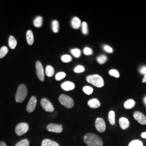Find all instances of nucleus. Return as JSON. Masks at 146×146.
<instances>
[{"label":"nucleus","mask_w":146,"mask_h":146,"mask_svg":"<svg viewBox=\"0 0 146 146\" xmlns=\"http://www.w3.org/2000/svg\"><path fill=\"white\" fill-rule=\"evenodd\" d=\"M84 142L88 146H102L104 142L102 139L97 135L87 133L84 136Z\"/></svg>","instance_id":"1"},{"label":"nucleus","mask_w":146,"mask_h":146,"mask_svg":"<svg viewBox=\"0 0 146 146\" xmlns=\"http://www.w3.org/2000/svg\"><path fill=\"white\" fill-rule=\"evenodd\" d=\"M87 81L98 88H101L104 86V80L99 75H89L86 78Z\"/></svg>","instance_id":"2"},{"label":"nucleus","mask_w":146,"mask_h":146,"mask_svg":"<svg viewBox=\"0 0 146 146\" xmlns=\"http://www.w3.org/2000/svg\"><path fill=\"white\" fill-rule=\"evenodd\" d=\"M28 94L27 87L25 84H20L17 90L15 95L16 101L18 103L23 102L26 98Z\"/></svg>","instance_id":"3"},{"label":"nucleus","mask_w":146,"mask_h":146,"mask_svg":"<svg viewBox=\"0 0 146 146\" xmlns=\"http://www.w3.org/2000/svg\"><path fill=\"white\" fill-rule=\"evenodd\" d=\"M58 100L61 104L67 108H72L74 105L73 99L64 94L61 95L58 98Z\"/></svg>","instance_id":"4"},{"label":"nucleus","mask_w":146,"mask_h":146,"mask_svg":"<svg viewBox=\"0 0 146 146\" xmlns=\"http://www.w3.org/2000/svg\"><path fill=\"white\" fill-rule=\"evenodd\" d=\"M29 125L27 123H20L16 125L15 133L17 135L22 136L26 134L29 131Z\"/></svg>","instance_id":"5"},{"label":"nucleus","mask_w":146,"mask_h":146,"mask_svg":"<svg viewBox=\"0 0 146 146\" xmlns=\"http://www.w3.org/2000/svg\"><path fill=\"white\" fill-rule=\"evenodd\" d=\"M41 104L43 110L47 112H52L54 111V107L51 102L46 98L41 100Z\"/></svg>","instance_id":"6"},{"label":"nucleus","mask_w":146,"mask_h":146,"mask_svg":"<svg viewBox=\"0 0 146 146\" xmlns=\"http://www.w3.org/2000/svg\"><path fill=\"white\" fill-rule=\"evenodd\" d=\"M36 69L38 78L40 81H43L44 80V72L42 63L40 61H37L36 62Z\"/></svg>","instance_id":"7"},{"label":"nucleus","mask_w":146,"mask_h":146,"mask_svg":"<svg viewBox=\"0 0 146 146\" xmlns=\"http://www.w3.org/2000/svg\"><path fill=\"white\" fill-rule=\"evenodd\" d=\"M95 127L97 129V131H99L100 133L104 132L106 126V123L104 122V120L101 117L97 118L95 121Z\"/></svg>","instance_id":"8"},{"label":"nucleus","mask_w":146,"mask_h":146,"mask_svg":"<svg viewBox=\"0 0 146 146\" xmlns=\"http://www.w3.org/2000/svg\"><path fill=\"white\" fill-rule=\"evenodd\" d=\"M47 129L49 131L55 133H60L63 131L62 125L55 123L49 124L47 126Z\"/></svg>","instance_id":"9"},{"label":"nucleus","mask_w":146,"mask_h":146,"mask_svg":"<svg viewBox=\"0 0 146 146\" xmlns=\"http://www.w3.org/2000/svg\"><path fill=\"white\" fill-rule=\"evenodd\" d=\"M37 99L35 96H32L29 100L27 106V111L28 113L34 111L36 106Z\"/></svg>","instance_id":"10"},{"label":"nucleus","mask_w":146,"mask_h":146,"mask_svg":"<svg viewBox=\"0 0 146 146\" xmlns=\"http://www.w3.org/2000/svg\"><path fill=\"white\" fill-rule=\"evenodd\" d=\"M134 117L139 123L141 125H145L146 124V117L143 113L140 111H135L134 114Z\"/></svg>","instance_id":"11"},{"label":"nucleus","mask_w":146,"mask_h":146,"mask_svg":"<svg viewBox=\"0 0 146 146\" xmlns=\"http://www.w3.org/2000/svg\"><path fill=\"white\" fill-rule=\"evenodd\" d=\"M63 90L65 91H70L75 88V84L70 81H66L63 82L61 86Z\"/></svg>","instance_id":"12"},{"label":"nucleus","mask_w":146,"mask_h":146,"mask_svg":"<svg viewBox=\"0 0 146 146\" xmlns=\"http://www.w3.org/2000/svg\"><path fill=\"white\" fill-rule=\"evenodd\" d=\"M119 124L122 129H126L129 126V122L125 117H121L119 119Z\"/></svg>","instance_id":"13"},{"label":"nucleus","mask_w":146,"mask_h":146,"mask_svg":"<svg viewBox=\"0 0 146 146\" xmlns=\"http://www.w3.org/2000/svg\"><path fill=\"white\" fill-rule=\"evenodd\" d=\"M89 106L92 108H98L100 107L101 104L99 101L96 99L90 100L88 102Z\"/></svg>","instance_id":"14"},{"label":"nucleus","mask_w":146,"mask_h":146,"mask_svg":"<svg viewBox=\"0 0 146 146\" xmlns=\"http://www.w3.org/2000/svg\"><path fill=\"white\" fill-rule=\"evenodd\" d=\"M71 23H72V26L75 29H78L81 26V20L78 17H73Z\"/></svg>","instance_id":"15"},{"label":"nucleus","mask_w":146,"mask_h":146,"mask_svg":"<svg viewBox=\"0 0 146 146\" xmlns=\"http://www.w3.org/2000/svg\"><path fill=\"white\" fill-rule=\"evenodd\" d=\"M27 41L29 45L31 46L33 43L34 41V35H33V33L32 31L29 30L27 32L26 34Z\"/></svg>","instance_id":"16"},{"label":"nucleus","mask_w":146,"mask_h":146,"mask_svg":"<svg viewBox=\"0 0 146 146\" xmlns=\"http://www.w3.org/2000/svg\"><path fill=\"white\" fill-rule=\"evenodd\" d=\"M41 146H60V145L55 141L50 139H44L42 141Z\"/></svg>","instance_id":"17"},{"label":"nucleus","mask_w":146,"mask_h":146,"mask_svg":"<svg viewBox=\"0 0 146 146\" xmlns=\"http://www.w3.org/2000/svg\"><path fill=\"white\" fill-rule=\"evenodd\" d=\"M33 23L34 26L36 28L41 27L43 23V17L40 16H37L34 19Z\"/></svg>","instance_id":"18"},{"label":"nucleus","mask_w":146,"mask_h":146,"mask_svg":"<svg viewBox=\"0 0 146 146\" xmlns=\"http://www.w3.org/2000/svg\"><path fill=\"white\" fill-rule=\"evenodd\" d=\"M9 46L12 49H14L17 46V41L15 38L13 36H10L8 40Z\"/></svg>","instance_id":"19"},{"label":"nucleus","mask_w":146,"mask_h":146,"mask_svg":"<svg viewBox=\"0 0 146 146\" xmlns=\"http://www.w3.org/2000/svg\"><path fill=\"white\" fill-rule=\"evenodd\" d=\"M135 104V102L134 100L132 99L128 100L127 101H125L124 107L125 109L129 110L133 108Z\"/></svg>","instance_id":"20"},{"label":"nucleus","mask_w":146,"mask_h":146,"mask_svg":"<svg viewBox=\"0 0 146 146\" xmlns=\"http://www.w3.org/2000/svg\"><path fill=\"white\" fill-rule=\"evenodd\" d=\"M108 120L111 125H114L115 123V112L114 111H110L108 114Z\"/></svg>","instance_id":"21"},{"label":"nucleus","mask_w":146,"mask_h":146,"mask_svg":"<svg viewBox=\"0 0 146 146\" xmlns=\"http://www.w3.org/2000/svg\"><path fill=\"white\" fill-rule=\"evenodd\" d=\"M55 70L52 66H47L46 69V74L48 77H52L53 75L54 74Z\"/></svg>","instance_id":"22"},{"label":"nucleus","mask_w":146,"mask_h":146,"mask_svg":"<svg viewBox=\"0 0 146 146\" xmlns=\"http://www.w3.org/2000/svg\"><path fill=\"white\" fill-rule=\"evenodd\" d=\"M52 31L57 33L59 31V23L57 20H53L52 22Z\"/></svg>","instance_id":"23"},{"label":"nucleus","mask_w":146,"mask_h":146,"mask_svg":"<svg viewBox=\"0 0 146 146\" xmlns=\"http://www.w3.org/2000/svg\"><path fill=\"white\" fill-rule=\"evenodd\" d=\"M8 52V48L6 46H3L0 48V58H2L5 56Z\"/></svg>","instance_id":"24"},{"label":"nucleus","mask_w":146,"mask_h":146,"mask_svg":"<svg viewBox=\"0 0 146 146\" xmlns=\"http://www.w3.org/2000/svg\"><path fill=\"white\" fill-rule=\"evenodd\" d=\"M71 53L73 54V56L75 58H80L81 56V52L79 49L75 48V49H73L71 50Z\"/></svg>","instance_id":"25"},{"label":"nucleus","mask_w":146,"mask_h":146,"mask_svg":"<svg viewBox=\"0 0 146 146\" xmlns=\"http://www.w3.org/2000/svg\"><path fill=\"white\" fill-rule=\"evenodd\" d=\"M128 146H143V143L142 141L138 140H134L131 141V142L129 143Z\"/></svg>","instance_id":"26"},{"label":"nucleus","mask_w":146,"mask_h":146,"mask_svg":"<svg viewBox=\"0 0 146 146\" xmlns=\"http://www.w3.org/2000/svg\"><path fill=\"white\" fill-rule=\"evenodd\" d=\"M15 146H29V142L27 139H23L17 142Z\"/></svg>","instance_id":"27"},{"label":"nucleus","mask_w":146,"mask_h":146,"mask_svg":"<svg viewBox=\"0 0 146 146\" xmlns=\"http://www.w3.org/2000/svg\"><path fill=\"white\" fill-rule=\"evenodd\" d=\"M97 61L100 64H104L107 61V57L104 55H100L97 58Z\"/></svg>","instance_id":"28"},{"label":"nucleus","mask_w":146,"mask_h":146,"mask_svg":"<svg viewBox=\"0 0 146 146\" xmlns=\"http://www.w3.org/2000/svg\"><path fill=\"white\" fill-rule=\"evenodd\" d=\"M83 91L84 93L87 95H90L93 92V89L90 86H85L83 88Z\"/></svg>","instance_id":"29"},{"label":"nucleus","mask_w":146,"mask_h":146,"mask_svg":"<svg viewBox=\"0 0 146 146\" xmlns=\"http://www.w3.org/2000/svg\"><path fill=\"white\" fill-rule=\"evenodd\" d=\"M82 33L84 35H87L88 33V27L87 23L85 22H84L82 24Z\"/></svg>","instance_id":"30"},{"label":"nucleus","mask_w":146,"mask_h":146,"mask_svg":"<svg viewBox=\"0 0 146 146\" xmlns=\"http://www.w3.org/2000/svg\"><path fill=\"white\" fill-rule=\"evenodd\" d=\"M61 60L63 62H69L72 61V58L69 55H64L61 57Z\"/></svg>","instance_id":"31"},{"label":"nucleus","mask_w":146,"mask_h":146,"mask_svg":"<svg viewBox=\"0 0 146 146\" xmlns=\"http://www.w3.org/2000/svg\"><path fill=\"white\" fill-rule=\"evenodd\" d=\"M66 76V74L64 72H59L58 74H56V75H55V79L57 81H61V80H62Z\"/></svg>","instance_id":"32"},{"label":"nucleus","mask_w":146,"mask_h":146,"mask_svg":"<svg viewBox=\"0 0 146 146\" xmlns=\"http://www.w3.org/2000/svg\"><path fill=\"white\" fill-rule=\"evenodd\" d=\"M84 70H85L84 67L81 65H78V66H76L74 69V72L76 73H83L84 72Z\"/></svg>","instance_id":"33"},{"label":"nucleus","mask_w":146,"mask_h":146,"mask_svg":"<svg viewBox=\"0 0 146 146\" xmlns=\"http://www.w3.org/2000/svg\"><path fill=\"white\" fill-rule=\"evenodd\" d=\"M110 74L111 76H113L115 78H119L120 74L117 70L115 69H111L110 71Z\"/></svg>","instance_id":"34"},{"label":"nucleus","mask_w":146,"mask_h":146,"mask_svg":"<svg viewBox=\"0 0 146 146\" xmlns=\"http://www.w3.org/2000/svg\"><path fill=\"white\" fill-rule=\"evenodd\" d=\"M84 54L86 55H90L93 54V50L88 47H86L84 50Z\"/></svg>","instance_id":"35"},{"label":"nucleus","mask_w":146,"mask_h":146,"mask_svg":"<svg viewBox=\"0 0 146 146\" xmlns=\"http://www.w3.org/2000/svg\"><path fill=\"white\" fill-rule=\"evenodd\" d=\"M104 50L106 52H109V53H111L113 52V48L111 47H110L109 46H107V45L104 46Z\"/></svg>","instance_id":"36"},{"label":"nucleus","mask_w":146,"mask_h":146,"mask_svg":"<svg viewBox=\"0 0 146 146\" xmlns=\"http://www.w3.org/2000/svg\"><path fill=\"white\" fill-rule=\"evenodd\" d=\"M140 72L142 74H145L146 73V67H143L140 69Z\"/></svg>","instance_id":"37"},{"label":"nucleus","mask_w":146,"mask_h":146,"mask_svg":"<svg viewBox=\"0 0 146 146\" xmlns=\"http://www.w3.org/2000/svg\"><path fill=\"white\" fill-rule=\"evenodd\" d=\"M141 137L143 138V139H146V132H143L141 134Z\"/></svg>","instance_id":"38"},{"label":"nucleus","mask_w":146,"mask_h":146,"mask_svg":"<svg viewBox=\"0 0 146 146\" xmlns=\"http://www.w3.org/2000/svg\"><path fill=\"white\" fill-rule=\"evenodd\" d=\"M0 146H7L6 143L3 141H0Z\"/></svg>","instance_id":"39"},{"label":"nucleus","mask_w":146,"mask_h":146,"mask_svg":"<svg viewBox=\"0 0 146 146\" xmlns=\"http://www.w3.org/2000/svg\"><path fill=\"white\" fill-rule=\"evenodd\" d=\"M142 82H143V83H145V82H146V74H145V76H144V77H143V78Z\"/></svg>","instance_id":"40"},{"label":"nucleus","mask_w":146,"mask_h":146,"mask_svg":"<svg viewBox=\"0 0 146 146\" xmlns=\"http://www.w3.org/2000/svg\"><path fill=\"white\" fill-rule=\"evenodd\" d=\"M143 101H144V103H145V104L146 106V96L144 98V99H143Z\"/></svg>","instance_id":"41"}]
</instances>
